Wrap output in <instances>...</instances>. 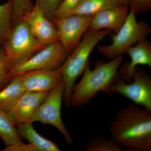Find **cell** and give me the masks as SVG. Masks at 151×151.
I'll return each mask as SVG.
<instances>
[{
  "label": "cell",
  "instance_id": "obj_1",
  "mask_svg": "<svg viewBox=\"0 0 151 151\" xmlns=\"http://www.w3.org/2000/svg\"><path fill=\"white\" fill-rule=\"evenodd\" d=\"M119 146L135 151H151V110L131 103L119 109L109 128Z\"/></svg>",
  "mask_w": 151,
  "mask_h": 151
},
{
  "label": "cell",
  "instance_id": "obj_2",
  "mask_svg": "<svg viewBox=\"0 0 151 151\" xmlns=\"http://www.w3.org/2000/svg\"><path fill=\"white\" fill-rule=\"evenodd\" d=\"M111 32L108 29L87 30L71 54L60 65L64 83L63 100L67 107L71 106V95L76 81L84 73L92 50Z\"/></svg>",
  "mask_w": 151,
  "mask_h": 151
},
{
  "label": "cell",
  "instance_id": "obj_3",
  "mask_svg": "<svg viewBox=\"0 0 151 151\" xmlns=\"http://www.w3.org/2000/svg\"><path fill=\"white\" fill-rule=\"evenodd\" d=\"M123 60L122 56L110 62L98 63L93 70L87 63L83 76L74 85L71 98V106L86 105L99 92H103L110 86L119 74V68Z\"/></svg>",
  "mask_w": 151,
  "mask_h": 151
},
{
  "label": "cell",
  "instance_id": "obj_4",
  "mask_svg": "<svg viewBox=\"0 0 151 151\" xmlns=\"http://www.w3.org/2000/svg\"><path fill=\"white\" fill-rule=\"evenodd\" d=\"M45 46L33 35L24 20L19 21L13 25L9 37L3 45V52L9 70L29 58Z\"/></svg>",
  "mask_w": 151,
  "mask_h": 151
},
{
  "label": "cell",
  "instance_id": "obj_5",
  "mask_svg": "<svg viewBox=\"0 0 151 151\" xmlns=\"http://www.w3.org/2000/svg\"><path fill=\"white\" fill-rule=\"evenodd\" d=\"M136 16L130 9L125 22L112 37V43L108 45L97 47L100 54L111 59L122 56L127 48L146 39L150 33V27L146 22H138Z\"/></svg>",
  "mask_w": 151,
  "mask_h": 151
},
{
  "label": "cell",
  "instance_id": "obj_6",
  "mask_svg": "<svg viewBox=\"0 0 151 151\" xmlns=\"http://www.w3.org/2000/svg\"><path fill=\"white\" fill-rule=\"evenodd\" d=\"M131 82H126L119 73L104 92L109 95L121 94L135 104L151 110V78L142 68L137 66Z\"/></svg>",
  "mask_w": 151,
  "mask_h": 151
},
{
  "label": "cell",
  "instance_id": "obj_7",
  "mask_svg": "<svg viewBox=\"0 0 151 151\" xmlns=\"http://www.w3.org/2000/svg\"><path fill=\"white\" fill-rule=\"evenodd\" d=\"M63 80L48 92L43 102L29 119L27 123L40 122L55 127L63 136L68 145L73 144L72 136L63 122L61 108L64 94Z\"/></svg>",
  "mask_w": 151,
  "mask_h": 151
},
{
  "label": "cell",
  "instance_id": "obj_8",
  "mask_svg": "<svg viewBox=\"0 0 151 151\" xmlns=\"http://www.w3.org/2000/svg\"><path fill=\"white\" fill-rule=\"evenodd\" d=\"M68 54L59 41L47 45L29 58L12 68L9 71V76L12 78L28 71L56 69L62 65Z\"/></svg>",
  "mask_w": 151,
  "mask_h": 151
},
{
  "label": "cell",
  "instance_id": "obj_9",
  "mask_svg": "<svg viewBox=\"0 0 151 151\" xmlns=\"http://www.w3.org/2000/svg\"><path fill=\"white\" fill-rule=\"evenodd\" d=\"M92 17L70 15L53 19L52 22L58 32L59 41L68 54L78 45L89 29Z\"/></svg>",
  "mask_w": 151,
  "mask_h": 151
},
{
  "label": "cell",
  "instance_id": "obj_10",
  "mask_svg": "<svg viewBox=\"0 0 151 151\" xmlns=\"http://www.w3.org/2000/svg\"><path fill=\"white\" fill-rule=\"evenodd\" d=\"M22 19L25 21L33 35L44 45L59 41L58 32L54 24L46 17L36 4Z\"/></svg>",
  "mask_w": 151,
  "mask_h": 151
},
{
  "label": "cell",
  "instance_id": "obj_11",
  "mask_svg": "<svg viewBox=\"0 0 151 151\" xmlns=\"http://www.w3.org/2000/svg\"><path fill=\"white\" fill-rule=\"evenodd\" d=\"M19 76L28 92H48L63 80L60 66L52 70L28 71Z\"/></svg>",
  "mask_w": 151,
  "mask_h": 151
},
{
  "label": "cell",
  "instance_id": "obj_12",
  "mask_svg": "<svg viewBox=\"0 0 151 151\" xmlns=\"http://www.w3.org/2000/svg\"><path fill=\"white\" fill-rule=\"evenodd\" d=\"M129 13L128 6L123 5L106 9L93 16L88 29H108L117 33L125 22Z\"/></svg>",
  "mask_w": 151,
  "mask_h": 151
},
{
  "label": "cell",
  "instance_id": "obj_13",
  "mask_svg": "<svg viewBox=\"0 0 151 151\" xmlns=\"http://www.w3.org/2000/svg\"><path fill=\"white\" fill-rule=\"evenodd\" d=\"M48 93L26 91L22 95L8 112L16 126L27 123L43 102Z\"/></svg>",
  "mask_w": 151,
  "mask_h": 151
},
{
  "label": "cell",
  "instance_id": "obj_14",
  "mask_svg": "<svg viewBox=\"0 0 151 151\" xmlns=\"http://www.w3.org/2000/svg\"><path fill=\"white\" fill-rule=\"evenodd\" d=\"M125 53L130 56L131 61L123 65L120 74L126 82L132 81V75L137 66L145 65L151 68V44L146 39L127 48Z\"/></svg>",
  "mask_w": 151,
  "mask_h": 151
},
{
  "label": "cell",
  "instance_id": "obj_15",
  "mask_svg": "<svg viewBox=\"0 0 151 151\" xmlns=\"http://www.w3.org/2000/svg\"><path fill=\"white\" fill-rule=\"evenodd\" d=\"M17 131L21 137L24 138L34 146L37 151H60L59 147L52 141L40 134L32 126L26 123L16 126Z\"/></svg>",
  "mask_w": 151,
  "mask_h": 151
},
{
  "label": "cell",
  "instance_id": "obj_16",
  "mask_svg": "<svg viewBox=\"0 0 151 151\" xmlns=\"http://www.w3.org/2000/svg\"><path fill=\"white\" fill-rule=\"evenodd\" d=\"M25 92L20 76L12 78L9 83L0 90V109L8 112Z\"/></svg>",
  "mask_w": 151,
  "mask_h": 151
},
{
  "label": "cell",
  "instance_id": "obj_17",
  "mask_svg": "<svg viewBox=\"0 0 151 151\" xmlns=\"http://www.w3.org/2000/svg\"><path fill=\"white\" fill-rule=\"evenodd\" d=\"M118 4H119L116 0H81L68 16H93L101 11Z\"/></svg>",
  "mask_w": 151,
  "mask_h": 151
},
{
  "label": "cell",
  "instance_id": "obj_18",
  "mask_svg": "<svg viewBox=\"0 0 151 151\" xmlns=\"http://www.w3.org/2000/svg\"><path fill=\"white\" fill-rule=\"evenodd\" d=\"M0 138L6 147L23 143L8 112L0 109Z\"/></svg>",
  "mask_w": 151,
  "mask_h": 151
},
{
  "label": "cell",
  "instance_id": "obj_19",
  "mask_svg": "<svg viewBox=\"0 0 151 151\" xmlns=\"http://www.w3.org/2000/svg\"><path fill=\"white\" fill-rule=\"evenodd\" d=\"M13 1L8 0L0 4V45L3 46L12 27Z\"/></svg>",
  "mask_w": 151,
  "mask_h": 151
},
{
  "label": "cell",
  "instance_id": "obj_20",
  "mask_svg": "<svg viewBox=\"0 0 151 151\" xmlns=\"http://www.w3.org/2000/svg\"><path fill=\"white\" fill-rule=\"evenodd\" d=\"M86 151H121L119 146L113 139L108 140L103 136H99L89 141L86 148Z\"/></svg>",
  "mask_w": 151,
  "mask_h": 151
},
{
  "label": "cell",
  "instance_id": "obj_21",
  "mask_svg": "<svg viewBox=\"0 0 151 151\" xmlns=\"http://www.w3.org/2000/svg\"><path fill=\"white\" fill-rule=\"evenodd\" d=\"M12 26L21 20L25 14L31 10L34 5L32 0H13Z\"/></svg>",
  "mask_w": 151,
  "mask_h": 151
},
{
  "label": "cell",
  "instance_id": "obj_22",
  "mask_svg": "<svg viewBox=\"0 0 151 151\" xmlns=\"http://www.w3.org/2000/svg\"><path fill=\"white\" fill-rule=\"evenodd\" d=\"M45 15L52 22L55 11L64 0H35ZM53 23V22H52Z\"/></svg>",
  "mask_w": 151,
  "mask_h": 151
},
{
  "label": "cell",
  "instance_id": "obj_23",
  "mask_svg": "<svg viewBox=\"0 0 151 151\" xmlns=\"http://www.w3.org/2000/svg\"><path fill=\"white\" fill-rule=\"evenodd\" d=\"M8 65L3 50L0 48V90L9 83L12 78L9 76Z\"/></svg>",
  "mask_w": 151,
  "mask_h": 151
},
{
  "label": "cell",
  "instance_id": "obj_24",
  "mask_svg": "<svg viewBox=\"0 0 151 151\" xmlns=\"http://www.w3.org/2000/svg\"><path fill=\"white\" fill-rule=\"evenodd\" d=\"M81 1V0H64L55 11L53 19L68 15L72 10Z\"/></svg>",
  "mask_w": 151,
  "mask_h": 151
},
{
  "label": "cell",
  "instance_id": "obj_25",
  "mask_svg": "<svg viewBox=\"0 0 151 151\" xmlns=\"http://www.w3.org/2000/svg\"><path fill=\"white\" fill-rule=\"evenodd\" d=\"M130 9L135 14L144 13L151 9V0H129Z\"/></svg>",
  "mask_w": 151,
  "mask_h": 151
},
{
  "label": "cell",
  "instance_id": "obj_26",
  "mask_svg": "<svg viewBox=\"0 0 151 151\" xmlns=\"http://www.w3.org/2000/svg\"><path fill=\"white\" fill-rule=\"evenodd\" d=\"M4 151H37L31 144H24L23 142L18 145L6 147Z\"/></svg>",
  "mask_w": 151,
  "mask_h": 151
},
{
  "label": "cell",
  "instance_id": "obj_27",
  "mask_svg": "<svg viewBox=\"0 0 151 151\" xmlns=\"http://www.w3.org/2000/svg\"><path fill=\"white\" fill-rule=\"evenodd\" d=\"M116 1L119 4L128 6L129 5V0H116Z\"/></svg>",
  "mask_w": 151,
  "mask_h": 151
}]
</instances>
